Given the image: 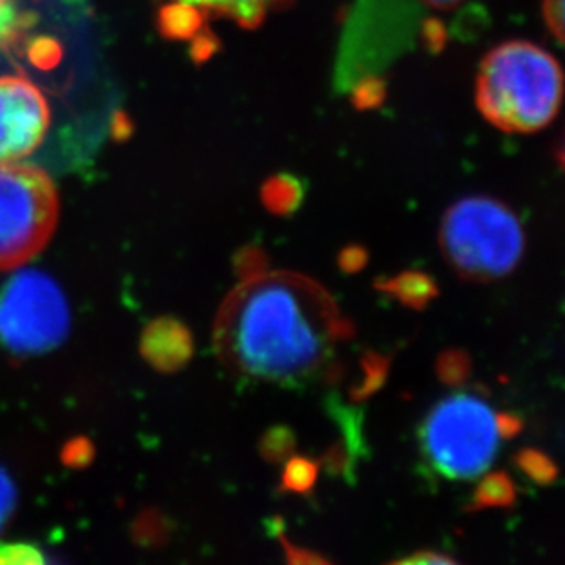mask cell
Segmentation results:
<instances>
[{
    "instance_id": "21",
    "label": "cell",
    "mask_w": 565,
    "mask_h": 565,
    "mask_svg": "<svg viewBox=\"0 0 565 565\" xmlns=\"http://www.w3.org/2000/svg\"><path fill=\"white\" fill-rule=\"evenodd\" d=\"M17 491L10 475L0 467V533L15 511Z\"/></svg>"
},
{
    "instance_id": "18",
    "label": "cell",
    "mask_w": 565,
    "mask_h": 565,
    "mask_svg": "<svg viewBox=\"0 0 565 565\" xmlns=\"http://www.w3.org/2000/svg\"><path fill=\"white\" fill-rule=\"evenodd\" d=\"M470 369H472L470 358L461 350L443 352L438 358V364H436L438 377L448 386H459L465 383L470 375Z\"/></svg>"
},
{
    "instance_id": "1",
    "label": "cell",
    "mask_w": 565,
    "mask_h": 565,
    "mask_svg": "<svg viewBox=\"0 0 565 565\" xmlns=\"http://www.w3.org/2000/svg\"><path fill=\"white\" fill-rule=\"evenodd\" d=\"M347 335L352 328L313 280L264 273L227 297L214 328V347L242 377L300 384L324 369L333 344Z\"/></svg>"
},
{
    "instance_id": "6",
    "label": "cell",
    "mask_w": 565,
    "mask_h": 565,
    "mask_svg": "<svg viewBox=\"0 0 565 565\" xmlns=\"http://www.w3.org/2000/svg\"><path fill=\"white\" fill-rule=\"evenodd\" d=\"M68 326V305L49 275L17 273L0 289V342L11 352H50L66 339Z\"/></svg>"
},
{
    "instance_id": "23",
    "label": "cell",
    "mask_w": 565,
    "mask_h": 565,
    "mask_svg": "<svg viewBox=\"0 0 565 565\" xmlns=\"http://www.w3.org/2000/svg\"><path fill=\"white\" fill-rule=\"evenodd\" d=\"M366 264H369V253L361 246L344 247L339 255V267L342 273H348V275L361 271Z\"/></svg>"
},
{
    "instance_id": "14",
    "label": "cell",
    "mask_w": 565,
    "mask_h": 565,
    "mask_svg": "<svg viewBox=\"0 0 565 565\" xmlns=\"http://www.w3.org/2000/svg\"><path fill=\"white\" fill-rule=\"evenodd\" d=\"M319 478V463L306 456H291L284 461L280 492L291 494H308L313 491Z\"/></svg>"
},
{
    "instance_id": "16",
    "label": "cell",
    "mask_w": 565,
    "mask_h": 565,
    "mask_svg": "<svg viewBox=\"0 0 565 565\" xmlns=\"http://www.w3.org/2000/svg\"><path fill=\"white\" fill-rule=\"evenodd\" d=\"M514 463L529 480H533L539 486H551L558 478V469L555 461L534 448H523L514 456Z\"/></svg>"
},
{
    "instance_id": "17",
    "label": "cell",
    "mask_w": 565,
    "mask_h": 565,
    "mask_svg": "<svg viewBox=\"0 0 565 565\" xmlns=\"http://www.w3.org/2000/svg\"><path fill=\"white\" fill-rule=\"evenodd\" d=\"M295 447H297V439H295L294 430L278 425V427L269 428L262 436L258 452H260L262 458L266 459L267 463L278 465L294 456Z\"/></svg>"
},
{
    "instance_id": "12",
    "label": "cell",
    "mask_w": 565,
    "mask_h": 565,
    "mask_svg": "<svg viewBox=\"0 0 565 565\" xmlns=\"http://www.w3.org/2000/svg\"><path fill=\"white\" fill-rule=\"evenodd\" d=\"M302 198H305L302 183L289 174L271 178L262 188V202L269 213L278 216L294 214L300 207Z\"/></svg>"
},
{
    "instance_id": "27",
    "label": "cell",
    "mask_w": 565,
    "mask_h": 565,
    "mask_svg": "<svg viewBox=\"0 0 565 565\" xmlns=\"http://www.w3.org/2000/svg\"><path fill=\"white\" fill-rule=\"evenodd\" d=\"M15 19L13 0H0V39L10 38L15 26Z\"/></svg>"
},
{
    "instance_id": "15",
    "label": "cell",
    "mask_w": 565,
    "mask_h": 565,
    "mask_svg": "<svg viewBox=\"0 0 565 565\" xmlns=\"http://www.w3.org/2000/svg\"><path fill=\"white\" fill-rule=\"evenodd\" d=\"M361 369H363L364 377L353 386L352 394H350L355 403H361L383 386L386 375H388L390 358L381 355V353L366 352L361 359Z\"/></svg>"
},
{
    "instance_id": "11",
    "label": "cell",
    "mask_w": 565,
    "mask_h": 565,
    "mask_svg": "<svg viewBox=\"0 0 565 565\" xmlns=\"http://www.w3.org/2000/svg\"><path fill=\"white\" fill-rule=\"evenodd\" d=\"M375 288L417 311L425 310L438 297V284L423 271H403L397 277L379 278Z\"/></svg>"
},
{
    "instance_id": "9",
    "label": "cell",
    "mask_w": 565,
    "mask_h": 565,
    "mask_svg": "<svg viewBox=\"0 0 565 565\" xmlns=\"http://www.w3.org/2000/svg\"><path fill=\"white\" fill-rule=\"evenodd\" d=\"M194 342L191 331L180 320L163 317L145 328L141 353L156 370L178 372L191 361Z\"/></svg>"
},
{
    "instance_id": "8",
    "label": "cell",
    "mask_w": 565,
    "mask_h": 565,
    "mask_svg": "<svg viewBox=\"0 0 565 565\" xmlns=\"http://www.w3.org/2000/svg\"><path fill=\"white\" fill-rule=\"evenodd\" d=\"M158 24L167 38L194 39L207 21H230L242 28L258 26L291 0H156Z\"/></svg>"
},
{
    "instance_id": "10",
    "label": "cell",
    "mask_w": 565,
    "mask_h": 565,
    "mask_svg": "<svg viewBox=\"0 0 565 565\" xmlns=\"http://www.w3.org/2000/svg\"><path fill=\"white\" fill-rule=\"evenodd\" d=\"M328 411H330V416L341 425L342 438L326 450L320 463L328 475L353 483L359 458L366 448L363 436V417H361V412L348 408L337 397L328 403Z\"/></svg>"
},
{
    "instance_id": "24",
    "label": "cell",
    "mask_w": 565,
    "mask_h": 565,
    "mask_svg": "<svg viewBox=\"0 0 565 565\" xmlns=\"http://www.w3.org/2000/svg\"><path fill=\"white\" fill-rule=\"evenodd\" d=\"M280 542H282L284 553H286V561L288 564H328V558L324 556L317 555L313 551L302 550L297 545L291 544L286 540V536L278 534Z\"/></svg>"
},
{
    "instance_id": "28",
    "label": "cell",
    "mask_w": 565,
    "mask_h": 565,
    "mask_svg": "<svg viewBox=\"0 0 565 565\" xmlns=\"http://www.w3.org/2000/svg\"><path fill=\"white\" fill-rule=\"evenodd\" d=\"M423 2L433 6L436 10H452L456 6L461 4L463 0H423Z\"/></svg>"
},
{
    "instance_id": "3",
    "label": "cell",
    "mask_w": 565,
    "mask_h": 565,
    "mask_svg": "<svg viewBox=\"0 0 565 565\" xmlns=\"http://www.w3.org/2000/svg\"><path fill=\"white\" fill-rule=\"evenodd\" d=\"M439 244L461 277L489 282L507 277L518 266L525 236L511 209L492 198L472 196L448 209Z\"/></svg>"
},
{
    "instance_id": "19",
    "label": "cell",
    "mask_w": 565,
    "mask_h": 565,
    "mask_svg": "<svg viewBox=\"0 0 565 565\" xmlns=\"http://www.w3.org/2000/svg\"><path fill=\"white\" fill-rule=\"evenodd\" d=\"M266 255L258 247H244L238 255L235 256V269L244 280L258 277L266 273Z\"/></svg>"
},
{
    "instance_id": "22",
    "label": "cell",
    "mask_w": 565,
    "mask_h": 565,
    "mask_svg": "<svg viewBox=\"0 0 565 565\" xmlns=\"http://www.w3.org/2000/svg\"><path fill=\"white\" fill-rule=\"evenodd\" d=\"M542 15L545 26L555 35L556 41L564 39V0H544Z\"/></svg>"
},
{
    "instance_id": "7",
    "label": "cell",
    "mask_w": 565,
    "mask_h": 565,
    "mask_svg": "<svg viewBox=\"0 0 565 565\" xmlns=\"http://www.w3.org/2000/svg\"><path fill=\"white\" fill-rule=\"evenodd\" d=\"M50 127V107L32 81L0 77V166L32 154Z\"/></svg>"
},
{
    "instance_id": "5",
    "label": "cell",
    "mask_w": 565,
    "mask_h": 565,
    "mask_svg": "<svg viewBox=\"0 0 565 565\" xmlns=\"http://www.w3.org/2000/svg\"><path fill=\"white\" fill-rule=\"evenodd\" d=\"M60 198L52 178L38 167L0 166V271L43 252L54 235Z\"/></svg>"
},
{
    "instance_id": "13",
    "label": "cell",
    "mask_w": 565,
    "mask_h": 565,
    "mask_svg": "<svg viewBox=\"0 0 565 565\" xmlns=\"http://www.w3.org/2000/svg\"><path fill=\"white\" fill-rule=\"evenodd\" d=\"M516 502V487L505 472L487 475L476 487L469 511H483V509H505Z\"/></svg>"
},
{
    "instance_id": "2",
    "label": "cell",
    "mask_w": 565,
    "mask_h": 565,
    "mask_svg": "<svg viewBox=\"0 0 565 565\" xmlns=\"http://www.w3.org/2000/svg\"><path fill=\"white\" fill-rule=\"evenodd\" d=\"M562 92L564 75L555 55L529 41H507L481 61L476 105L505 132H539L561 110Z\"/></svg>"
},
{
    "instance_id": "26",
    "label": "cell",
    "mask_w": 565,
    "mask_h": 565,
    "mask_svg": "<svg viewBox=\"0 0 565 565\" xmlns=\"http://www.w3.org/2000/svg\"><path fill=\"white\" fill-rule=\"evenodd\" d=\"M522 427V417L514 416V414H498L497 416V428L500 438H516Z\"/></svg>"
},
{
    "instance_id": "4",
    "label": "cell",
    "mask_w": 565,
    "mask_h": 565,
    "mask_svg": "<svg viewBox=\"0 0 565 565\" xmlns=\"http://www.w3.org/2000/svg\"><path fill=\"white\" fill-rule=\"evenodd\" d=\"M423 454L447 480L486 475L500 448L497 414L472 394H454L428 414L419 430Z\"/></svg>"
},
{
    "instance_id": "20",
    "label": "cell",
    "mask_w": 565,
    "mask_h": 565,
    "mask_svg": "<svg viewBox=\"0 0 565 565\" xmlns=\"http://www.w3.org/2000/svg\"><path fill=\"white\" fill-rule=\"evenodd\" d=\"M44 558L38 547L30 544L0 545V564H43Z\"/></svg>"
},
{
    "instance_id": "25",
    "label": "cell",
    "mask_w": 565,
    "mask_h": 565,
    "mask_svg": "<svg viewBox=\"0 0 565 565\" xmlns=\"http://www.w3.org/2000/svg\"><path fill=\"white\" fill-rule=\"evenodd\" d=\"M395 564H456L454 558L450 556L441 555V553H434V551H422V553H414L411 556H403L399 561H395Z\"/></svg>"
}]
</instances>
